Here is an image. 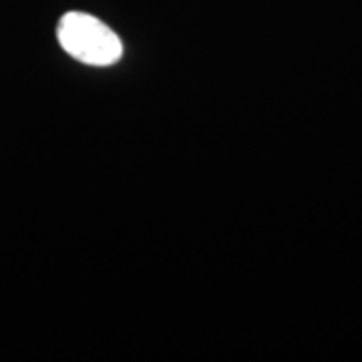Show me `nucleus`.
Listing matches in <instances>:
<instances>
[{
	"label": "nucleus",
	"mask_w": 362,
	"mask_h": 362,
	"mask_svg": "<svg viewBox=\"0 0 362 362\" xmlns=\"http://www.w3.org/2000/svg\"><path fill=\"white\" fill-rule=\"evenodd\" d=\"M57 39L63 51L90 66H109L123 57V42L97 16L87 13L63 14L57 26Z\"/></svg>",
	"instance_id": "obj_1"
}]
</instances>
